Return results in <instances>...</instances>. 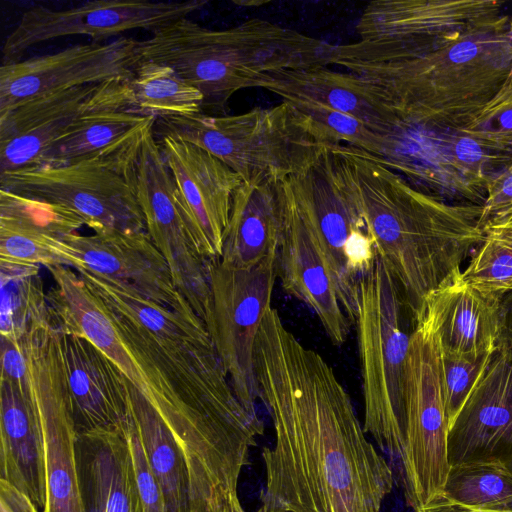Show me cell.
Masks as SVG:
<instances>
[{"label":"cell","instance_id":"16","mask_svg":"<svg viewBox=\"0 0 512 512\" xmlns=\"http://www.w3.org/2000/svg\"><path fill=\"white\" fill-rule=\"evenodd\" d=\"M138 42L121 36L2 64L0 115L47 93L130 79L140 62Z\"/></svg>","mask_w":512,"mask_h":512},{"label":"cell","instance_id":"15","mask_svg":"<svg viewBox=\"0 0 512 512\" xmlns=\"http://www.w3.org/2000/svg\"><path fill=\"white\" fill-rule=\"evenodd\" d=\"M156 119L144 127L139 142L134 183L146 230L165 258L175 286L188 290L201 284L209 261L197 244L181 195L154 133Z\"/></svg>","mask_w":512,"mask_h":512},{"label":"cell","instance_id":"11","mask_svg":"<svg viewBox=\"0 0 512 512\" xmlns=\"http://www.w3.org/2000/svg\"><path fill=\"white\" fill-rule=\"evenodd\" d=\"M144 127L79 161L2 174L0 189L62 206L81 217L94 232L147 231L134 183Z\"/></svg>","mask_w":512,"mask_h":512},{"label":"cell","instance_id":"39","mask_svg":"<svg viewBox=\"0 0 512 512\" xmlns=\"http://www.w3.org/2000/svg\"><path fill=\"white\" fill-rule=\"evenodd\" d=\"M0 512H40L21 492L0 479Z\"/></svg>","mask_w":512,"mask_h":512},{"label":"cell","instance_id":"41","mask_svg":"<svg viewBox=\"0 0 512 512\" xmlns=\"http://www.w3.org/2000/svg\"><path fill=\"white\" fill-rule=\"evenodd\" d=\"M214 512H246L242 507L237 492L230 494L226 497L222 503L215 509ZM257 512H265V510L260 507Z\"/></svg>","mask_w":512,"mask_h":512},{"label":"cell","instance_id":"22","mask_svg":"<svg viewBox=\"0 0 512 512\" xmlns=\"http://www.w3.org/2000/svg\"><path fill=\"white\" fill-rule=\"evenodd\" d=\"M106 83L47 93L0 115V175L40 165L49 148L96 103Z\"/></svg>","mask_w":512,"mask_h":512},{"label":"cell","instance_id":"34","mask_svg":"<svg viewBox=\"0 0 512 512\" xmlns=\"http://www.w3.org/2000/svg\"><path fill=\"white\" fill-rule=\"evenodd\" d=\"M460 132L487 151L512 159V64L494 96Z\"/></svg>","mask_w":512,"mask_h":512},{"label":"cell","instance_id":"10","mask_svg":"<svg viewBox=\"0 0 512 512\" xmlns=\"http://www.w3.org/2000/svg\"><path fill=\"white\" fill-rule=\"evenodd\" d=\"M441 363L439 339L432 318L425 312L411 332L403 421L387 455L397 469L406 503L414 512H421L441 492L450 468Z\"/></svg>","mask_w":512,"mask_h":512},{"label":"cell","instance_id":"14","mask_svg":"<svg viewBox=\"0 0 512 512\" xmlns=\"http://www.w3.org/2000/svg\"><path fill=\"white\" fill-rule=\"evenodd\" d=\"M206 1L149 2L137 0L90 1L64 10L34 6L26 10L6 37L2 64L20 60L32 46L60 37L85 35L92 42L121 33L144 29L155 31L202 9Z\"/></svg>","mask_w":512,"mask_h":512},{"label":"cell","instance_id":"42","mask_svg":"<svg viewBox=\"0 0 512 512\" xmlns=\"http://www.w3.org/2000/svg\"><path fill=\"white\" fill-rule=\"evenodd\" d=\"M509 30H510V33H511V35H512V19H511V20H510V22H509Z\"/></svg>","mask_w":512,"mask_h":512},{"label":"cell","instance_id":"36","mask_svg":"<svg viewBox=\"0 0 512 512\" xmlns=\"http://www.w3.org/2000/svg\"><path fill=\"white\" fill-rule=\"evenodd\" d=\"M492 353L476 357L442 353V394L449 428L485 370Z\"/></svg>","mask_w":512,"mask_h":512},{"label":"cell","instance_id":"5","mask_svg":"<svg viewBox=\"0 0 512 512\" xmlns=\"http://www.w3.org/2000/svg\"><path fill=\"white\" fill-rule=\"evenodd\" d=\"M335 49L262 19L213 30L184 17L138 42L140 61L170 66L202 93L203 113L223 110L242 89L263 88L270 74L331 65Z\"/></svg>","mask_w":512,"mask_h":512},{"label":"cell","instance_id":"40","mask_svg":"<svg viewBox=\"0 0 512 512\" xmlns=\"http://www.w3.org/2000/svg\"><path fill=\"white\" fill-rule=\"evenodd\" d=\"M498 346L512 352V290L500 300V335Z\"/></svg>","mask_w":512,"mask_h":512},{"label":"cell","instance_id":"27","mask_svg":"<svg viewBox=\"0 0 512 512\" xmlns=\"http://www.w3.org/2000/svg\"><path fill=\"white\" fill-rule=\"evenodd\" d=\"M280 235L277 182H242L234 196L219 262L233 269L251 268L278 253Z\"/></svg>","mask_w":512,"mask_h":512},{"label":"cell","instance_id":"38","mask_svg":"<svg viewBox=\"0 0 512 512\" xmlns=\"http://www.w3.org/2000/svg\"><path fill=\"white\" fill-rule=\"evenodd\" d=\"M512 209V163L489 181L480 220L481 229L491 218ZM483 231V230H482Z\"/></svg>","mask_w":512,"mask_h":512},{"label":"cell","instance_id":"32","mask_svg":"<svg viewBox=\"0 0 512 512\" xmlns=\"http://www.w3.org/2000/svg\"><path fill=\"white\" fill-rule=\"evenodd\" d=\"M129 86L135 107L144 116L157 120L203 113L202 93L170 66L140 61Z\"/></svg>","mask_w":512,"mask_h":512},{"label":"cell","instance_id":"30","mask_svg":"<svg viewBox=\"0 0 512 512\" xmlns=\"http://www.w3.org/2000/svg\"><path fill=\"white\" fill-rule=\"evenodd\" d=\"M421 512H512V471L496 463L451 465L443 489Z\"/></svg>","mask_w":512,"mask_h":512},{"label":"cell","instance_id":"2","mask_svg":"<svg viewBox=\"0 0 512 512\" xmlns=\"http://www.w3.org/2000/svg\"><path fill=\"white\" fill-rule=\"evenodd\" d=\"M254 355L259 399L275 433L262 451L265 512H380L394 474L332 367L272 307Z\"/></svg>","mask_w":512,"mask_h":512},{"label":"cell","instance_id":"37","mask_svg":"<svg viewBox=\"0 0 512 512\" xmlns=\"http://www.w3.org/2000/svg\"><path fill=\"white\" fill-rule=\"evenodd\" d=\"M129 444L136 482L143 512H168L162 490L150 468L143 445L135 430L132 417L127 428Z\"/></svg>","mask_w":512,"mask_h":512},{"label":"cell","instance_id":"6","mask_svg":"<svg viewBox=\"0 0 512 512\" xmlns=\"http://www.w3.org/2000/svg\"><path fill=\"white\" fill-rule=\"evenodd\" d=\"M154 133L206 150L245 183L282 181L329 146L310 120L285 101L236 115L198 113L157 119Z\"/></svg>","mask_w":512,"mask_h":512},{"label":"cell","instance_id":"3","mask_svg":"<svg viewBox=\"0 0 512 512\" xmlns=\"http://www.w3.org/2000/svg\"><path fill=\"white\" fill-rule=\"evenodd\" d=\"M343 149L377 254L415 324L429 297L462 273V262L482 241L483 205L447 202L416 188L375 155Z\"/></svg>","mask_w":512,"mask_h":512},{"label":"cell","instance_id":"18","mask_svg":"<svg viewBox=\"0 0 512 512\" xmlns=\"http://www.w3.org/2000/svg\"><path fill=\"white\" fill-rule=\"evenodd\" d=\"M449 465L496 463L512 471V352L498 346L448 431Z\"/></svg>","mask_w":512,"mask_h":512},{"label":"cell","instance_id":"8","mask_svg":"<svg viewBox=\"0 0 512 512\" xmlns=\"http://www.w3.org/2000/svg\"><path fill=\"white\" fill-rule=\"evenodd\" d=\"M1 377L18 381L35 408L43 442V512H87L77 455L78 432L63 366L61 332L52 320L1 349Z\"/></svg>","mask_w":512,"mask_h":512},{"label":"cell","instance_id":"13","mask_svg":"<svg viewBox=\"0 0 512 512\" xmlns=\"http://www.w3.org/2000/svg\"><path fill=\"white\" fill-rule=\"evenodd\" d=\"M278 277V253L248 269H233L219 260L211 266V316L207 330L233 390L253 416L259 387L255 343Z\"/></svg>","mask_w":512,"mask_h":512},{"label":"cell","instance_id":"20","mask_svg":"<svg viewBox=\"0 0 512 512\" xmlns=\"http://www.w3.org/2000/svg\"><path fill=\"white\" fill-rule=\"evenodd\" d=\"M61 332V331H60ZM67 389L79 439L124 433L131 423L129 381L87 338L61 332Z\"/></svg>","mask_w":512,"mask_h":512},{"label":"cell","instance_id":"9","mask_svg":"<svg viewBox=\"0 0 512 512\" xmlns=\"http://www.w3.org/2000/svg\"><path fill=\"white\" fill-rule=\"evenodd\" d=\"M400 289L377 256L359 286L356 317L364 400V431L382 454L394 446L403 421L407 354L411 333Z\"/></svg>","mask_w":512,"mask_h":512},{"label":"cell","instance_id":"24","mask_svg":"<svg viewBox=\"0 0 512 512\" xmlns=\"http://www.w3.org/2000/svg\"><path fill=\"white\" fill-rule=\"evenodd\" d=\"M1 479L43 512L46 480L42 434L33 403L16 380L0 379Z\"/></svg>","mask_w":512,"mask_h":512},{"label":"cell","instance_id":"21","mask_svg":"<svg viewBox=\"0 0 512 512\" xmlns=\"http://www.w3.org/2000/svg\"><path fill=\"white\" fill-rule=\"evenodd\" d=\"M281 235L278 277L283 289L308 306L330 341L342 345L350 332L329 264L316 235L294 204L279 190Z\"/></svg>","mask_w":512,"mask_h":512},{"label":"cell","instance_id":"33","mask_svg":"<svg viewBox=\"0 0 512 512\" xmlns=\"http://www.w3.org/2000/svg\"><path fill=\"white\" fill-rule=\"evenodd\" d=\"M462 279L482 294L501 300L512 290V209L491 218Z\"/></svg>","mask_w":512,"mask_h":512},{"label":"cell","instance_id":"23","mask_svg":"<svg viewBox=\"0 0 512 512\" xmlns=\"http://www.w3.org/2000/svg\"><path fill=\"white\" fill-rule=\"evenodd\" d=\"M264 89L286 102L319 105L352 116L374 131L391 136L396 118L379 93L365 80L328 66L270 74Z\"/></svg>","mask_w":512,"mask_h":512},{"label":"cell","instance_id":"4","mask_svg":"<svg viewBox=\"0 0 512 512\" xmlns=\"http://www.w3.org/2000/svg\"><path fill=\"white\" fill-rule=\"evenodd\" d=\"M333 64L365 80L379 93L396 118L395 129L460 131L507 76L512 64V35L508 25L397 59L354 57L335 50Z\"/></svg>","mask_w":512,"mask_h":512},{"label":"cell","instance_id":"19","mask_svg":"<svg viewBox=\"0 0 512 512\" xmlns=\"http://www.w3.org/2000/svg\"><path fill=\"white\" fill-rule=\"evenodd\" d=\"M157 140L199 249L210 261H218L234 196L243 181L221 160L190 142L168 135Z\"/></svg>","mask_w":512,"mask_h":512},{"label":"cell","instance_id":"7","mask_svg":"<svg viewBox=\"0 0 512 512\" xmlns=\"http://www.w3.org/2000/svg\"><path fill=\"white\" fill-rule=\"evenodd\" d=\"M277 185L319 240L342 308L355 324L360 282L378 254L343 145L324 148Z\"/></svg>","mask_w":512,"mask_h":512},{"label":"cell","instance_id":"28","mask_svg":"<svg viewBox=\"0 0 512 512\" xmlns=\"http://www.w3.org/2000/svg\"><path fill=\"white\" fill-rule=\"evenodd\" d=\"M81 440L90 448L87 512H143L126 432Z\"/></svg>","mask_w":512,"mask_h":512},{"label":"cell","instance_id":"35","mask_svg":"<svg viewBox=\"0 0 512 512\" xmlns=\"http://www.w3.org/2000/svg\"><path fill=\"white\" fill-rule=\"evenodd\" d=\"M64 239L0 219V261L66 266Z\"/></svg>","mask_w":512,"mask_h":512},{"label":"cell","instance_id":"31","mask_svg":"<svg viewBox=\"0 0 512 512\" xmlns=\"http://www.w3.org/2000/svg\"><path fill=\"white\" fill-rule=\"evenodd\" d=\"M0 285L1 338L19 340L32 326L52 319L39 265L0 261Z\"/></svg>","mask_w":512,"mask_h":512},{"label":"cell","instance_id":"26","mask_svg":"<svg viewBox=\"0 0 512 512\" xmlns=\"http://www.w3.org/2000/svg\"><path fill=\"white\" fill-rule=\"evenodd\" d=\"M152 119L135 107L129 79L109 81L96 103L49 148L40 165L67 164L96 155Z\"/></svg>","mask_w":512,"mask_h":512},{"label":"cell","instance_id":"12","mask_svg":"<svg viewBox=\"0 0 512 512\" xmlns=\"http://www.w3.org/2000/svg\"><path fill=\"white\" fill-rule=\"evenodd\" d=\"M499 0H377L363 10L358 41L337 45L343 55L397 59L421 55L459 39L508 27Z\"/></svg>","mask_w":512,"mask_h":512},{"label":"cell","instance_id":"25","mask_svg":"<svg viewBox=\"0 0 512 512\" xmlns=\"http://www.w3.org/2000/svg\"><path fill=\"white\" fill-rule=\"evenodd\" d=\"M425 312L432 318L443 354L476 357L497 348L500 301L470 286L461 274L429 297Z\"/></svg>","mask_w":512,"mask_h":512},{"label":"cell","instance_id":"1","mask_svg":"<svg viewBox=\"0 0 512 512\" xmlns=\"http://www.w3.org/2000/svg\"><path fill=\"white\" fill-rule=\"evenodd\" d=\"M52 320L95 344L166 426L204 490L234 476L263 434L237 398L204 322L130 287L101 281L93 292L72 268L47 267Z\"/></svg>","mask_w":512,"mask_h":512},{"label":"cell","instance_id":"29","mask_svg":"<svg viewBox=\"0 0 512 512\" xmlns=\"http://www.w3.org/2000/svg\"><path fill=\"white\" fill-rule=\"evenodd\" d=\"M130 413L168 512H196L186 461L170 432L129 383Z\"/></svg>","mask_w":512,"mask_h":512},{"label":"cell","instance_id":"17","mask_svg":"<svg viewBox=\"0 0 512 512\" xmlns=\"http://www.w3.org/2000/svg\"><path fill=\"white\" fill-rule=\"evenodd\" d=\"M64 258L66 267L75 271L122 283L158 304L196 314L175 287L169 266L147 231L75 233L64 239Z\"/></svg>","mask_w":512,"mask_h":512}]
</instances>
